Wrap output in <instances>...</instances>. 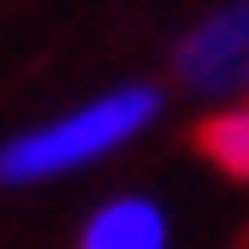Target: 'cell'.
I'll return each instance as SVG.
<instances>
[{"instance_id":"obj_1","label":"cell","mask_w":249,"mask_h":249,"mask_svg":"<svg viewBox=\"0 0 249 249\" xmlns=\"http://www.w3.org/2000/svg\"><path fill=\"white\" fill-rule=\"evenodd\" d=\"M160 119H166V89L148 77H124L95 95H77L71 107L30 119L0 142V190H48V184L83 178L131 154Z\"/></svg>"},{"instance_id":"obj_2","label":"cell","mask_w":249,"mask_h":249,"mask_svg":"<svg viewBox=\"0 0 249 249\" xmlns=\"http://www.w3.org/2000/svg\"><path fill=\"white\" fill-rule=\"evenodd\" d=\"M172 83L208 107L249 95V0H213L184 30L172 48Z\"/></svg>"},{"instance_id":"obj_3","label":"cell","mask_w":249,"mask_h":249,"mask_svg":"<svg viewBox=\"0 0 249 249\" xmlns=\"http://www.w3.org/2000/svg\"><path fill=\"white\" fill-rule=\"evenodd\" d=\"M172 243H178L172 208L154 190H107L101 202H89L71 237V249H172Z\"/></svg>"},{"instance_id":"obj_4","label":"cell","mask_w":249,"mask_h":249,"mask_svg":"<svg viewBox=\"0 0 249 249\" xmlns=\"http://www.w3.org/2000/svg\"><path fill=\"white\" fill-rule=\"evenodd\" d=\"M196 148L208 154L213 172H226L231 184H249V95L213 101L196 124Z\"/></svg>"}]
</instances>
